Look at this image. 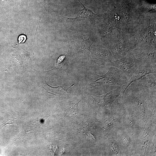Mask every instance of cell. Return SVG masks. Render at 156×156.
Listing matches in <instances>:
<instances>
[{"label":"cell","mask_w":156,"mask_h":156,"mask_svg":"<svg viewBox=\"0 0 156 156\" xmlns=\"http://www.w3.org/2000/svg\"><path fill=\"white\" fill-rule=\"evenodd\" d=\"M152 11L143 16L135 29L133 36L135 49L156 48V12Z\"/></svg>","instance_id":"1"},{"label":"cell","mask_w":156,"mask_h":156,"mask_svg":"<svg viewBox=\"0 0 156 156\" xmlns=\"http://www.w3.org/2000/svg\"><path fill=\"white\" fill-rule=\"evenodd\" d=\"M143 64L137 59L131 51L123 57L114 60L107 65L116 67L123 71L127 76L130 78L135 71Z\"/></svg>","instance_id":"2"},{"label":"cell","mask_w":156,"mask_h":156,"mask_svg":"<svg viewBox=\"0 0 156 156\" xmlns=\"http://www.w3.org/2000/svg\"><path fill=\"white\" fill-rule=\"evenodd\" d=\"M95 74L97 78L94 81L92 84L94 85L92 87L100 86L117 85L122 86L128 80L126 76L120 75L117 73L113 66L110 67L108 71L103 75Z\"/></svg>","instance_id":"3"},{"label":"cell","mask_w":156,"mask_h":156,"mask_svg":"<svg viewBox=\"0 0 156 156\" xmlns=\"http://www.w3.org/2000/svg\"><path fill=\"white\" fill-rule=\"evenodd\" d=\"M81 4L83 8L78 12L76 17L74 18H68L64 17L70 20L76 21L80 19H85L89 21L93 25L99 24L101 22L105 16V14H96L92 10L84 6L79 0H78Z\"/></svg>","instance_id":"4"},{"label":"cell","mask_w":156,"mask_h":156,"mask_svg":"<svg viewBox=\"0 0 156 156\" xmlns=\"http://www.w3.org/2000/svg\"><path fill=\"white\" fill-rule=\"evenodd\" d=\"M156 72V65L143 64L135 71L127 83L122 86V89L125 92L132 83L139 80L147 74Z\"/></svg>","instance_id":"5"},{"label":"cell","mask_w":156,"mask_h":156,"mask_svg":"<svg viewBox=\"0 0 156 156\" xmlns=\"http://www.w3.org/2000/svg\"><path fill=\"white\" fill-rule=\"evenodd\" d=\"M131 51L143 64L156 65V48L144 50L133 49Z\"/></svg>","instance_id":"6"},{"label":"cell","mask_w":156,"mask_h":156,"mask_svg":"<svg viewBox=\"0 0 156 156\" xmlns=\"http://www.w3.org/2000/svg\"><path fill=\"white\" fill-rule=\"evenodd\" d=\"M92 54L94 60L101 64L107 65L115 60L111 52L105 47L103 48H94L92 49Z\"/></svg>","instance_id":"7"},{"label":"cell","mask_w":156,"mask_h":156,"mask_svg":"<svg viewBox=\"0 0 156 156\" xmlns=\"http://www.w3.org/2000/svg\"><path fill=\"white\" fill-rule=\"evenodd\" d=\"M134 82H135L134 85H132L135 86L146 88L151 90H155L156 88V73L147 74Z\"/></svg>","instance_id":"8"},{"label":"cell","mask_w":156,"mask_h":156,"mask_svg":"<svg viewBox=\"0 0 156 156\" xmlns=\"http://www.w3.org/2000/svg\"><path fill=\"white\" fill-rule=\"evenodd\" d=\"M27 39L26 36L24 34L20 35L18 38V42L19 43H24Z\"/></svg>","instance_id":"9"},{"label":"cell","mask_w":156,"mask_h":156,"mask_svg":"<svg viewBox=\"0 0 156 156\" xmlns=\"http://www.w3.org/2000/svg\"><path fill=\"white\" fill-rule=\"evenodd\" d=\"M2 9L1 7L0 6V18L1 16V15L2 14Z\"/></svg>","instance_id":"10"},{"label":"cell","mask_w":156,"mask_h":156,"mask_svg":"<svg viewBox=\"0 0 156 156\" xmlns=\"http://www.w3.org/2000/svg\"><path fill=\"white\" fill-rule=\"evenodd\" d=\"M40 1L41 3H44L45 2V0H38Z\"/></svg>","instance_id":"11"},{"label":"cell","mask_w":156,"mask_h":156,"mask_svg":"<svg viewBox=\"0 0 156 156\" xmlns=\"http://www.w3.org/2000/svg\"><path fill=\"white\" fill-rule=\"evenodd\" d=\"M3 1H8V0H1Z\"/></svg>","instance_id":"12"}]
</instances>
